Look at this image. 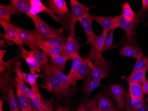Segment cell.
Listing matches in <instances>:
<instances>
[{
  "mask_svg": "<svg viewBox=\"0 0 148 111\" xmlns=\"http://www.w3.org/2000/svg\"><path fill=\"white\" fill-rule=\"evenodd\" d=\"M41 70L44 73V84L38 86L46 89L51 92L59 100L68 98L72 94L71 91L65 89L56 76L53 73L49 64L43 66Z\"/></svg>",
  "mask_w": 148,
  "mask_h": 111,
  "instance_id": "1",
  "label": "cell"
},
{
  "mask_svg": "<svg viewBox=\"0 0 148 111\" xmlns=\"http://www.w3.org/2000/svg\"><path fill=\"white\" fill-rule=\"evenodd\" d=\"M118 45L119 52L122 56L134 58L136 60L144 56L135 35L129 36L124 34Z\"/></svg>",
  "mask_w": 148,
  "mask_h": 111,
  "instance_id": "2",
  "label": "cell"
},
{
  "mask_svg": "<svg viewBox=\"0 0 148 111\" xmlns=\"http://www.w3.org/2000/svg\"><path fill=\"white\" fill-rule=\"evenodd\" d=\"M13 27L23 45L29 47L30 51H40V48L37 46L38 41L40 39L46 40L36 29L32 31L27 30L15 25H13Z\"/></svg>",
  "mask_w": 148,
  "mask_h": 111,
  "instance_id": "3",
  "label": "cell"
},
{
  "mask_svg": "<svg viewBox=\"0 0 148 111\" xmlns=\"http://www.w3.org/2000/svg\"><path fill=\"white\" fill-rule=\"evenodd\" d=\"M70 5L71 11L69 21V33L75 36L76 22L80 18L89 13L91 8L83 5L76 0H71Z\"/></svg>",
  "mask_w": 148,
  "mask_h": 111,
  "instance_id": "4",
  "label": "cell"
},
{
  "mask_svg": "<svg viewBox=\"0 0 148 111\" xmlns=\"http://www.w3.org/2000/svg\"><path fill=\"white\" fill-rule=\"evenodd\" d=\"M92 61L90 54H88V62L91 70L90 77L95 80H101L105 78L108 74L109 61L103 57L94 61V64Z\"/></svg>",
  "mask_w": 148,
  "mask_h": 111,
  "instance_id": "5",
  "label": "cell"
},
{
  "mask_svg": "<svg viewBox=\"0 0 148 111\" xmlns=\"http://www.w3.org/2000/svg\"><path fill=\"white\" fill-rule=\"evenodd\" d=\"M34 24L36 29L46 39L65 37L63 27L58 29H54L45 22L39 16Z\"/></svg>",
  "mask_w": 148,
  "mask_h": 111,
  "instance_id": "6",
  "label": "cell"
},
{
  "mask_svg": "<svg viewBox=\"0 0 148 111\" xmlns=\"http://www.w3.org/2000/svg\"><path fill=\"white\" fill-rule=\"evenodd\" d=\"M92 21H93V15L90 14L89 13L80 18L78 21L83 27L87 37L85 43V44L92 45L99 36L96 35L93 32L92 27Z\"/></svg>",
  "mask_w": 148,
  "mask_h": 111,
  "instance_id": "7",
  "label": "cell"
},
{
  "mask_svg": "<svg viewBox=\"0 0 148 111\" xmlns=\"http://www.w3.org/2000/svg\"><path fill=\"white\" fill-rule=\"evenodd\" d=\"M120 15L114 17H103L93 15V21L99 23L103 28V32L108 33L110 31L119 27Z\"/></svg>",
  "mask_w": 148,
  "mask_h": 111,
  "instance_id": "8",
  "label": "cell"
},
{
  "mask_svg": "<svg viewBox=\"0 0 148 111\" xmlns=\"http://www.w3.org/2000/svg\"><path fill=\"white\" fill-rule=\"evenodd\" d=\"M80 44L75 36L69 33L64 47L62 50L61 56L67 58L69 61L72 60V57L75 53H79Z\"/></svg>",
  "mask_w": 148,
  "mask_h": 111,
  "instance_id": "9",
  "label": "cell"
},
{
  "mask_svg": "<svg viewBox=\"0 0 148 111\" xmlns=\"http://www.w3.org/2000/svg\"><path fill=\"white\" fill-rule=\"evenodd\" d=\"M143 20L138 12L135 13V16L132 21H128L120 15L119 21V27H120L126 32V34L129 36L135 35L136 29L138 25Z\"/></svg>",
  "mask_w": 148,
  "mask_h": 111,
  "instance_id": "10",
  "label": "cell"
},
{
  "mask_svg": "<svg viewBox=\"0 0 148 111\" xmlns=\"http://www.w3.org/2000/svg\"><path fill=\"white\" fill-rule=\"evenodd\" d=\"M109 91L117 101L119 110H123L125 107V98L127 93L124 88L120 85H111L109 88Z\"/></svg>",
  "mask_w": 148,
  "mask_h": 111,
  "instance_id": "11",
  "label": "cell"
},
{
  "mask_svg": "<svg viewBox=\"0 0 148 111\" xmlns=\"http://www.w3.org/2000/svg\"><path fill=\"white\" fill-rule=\"evenodd\" d=\"M48 5L53 12L61 17H70L71 13L64 0H49L48 1Z\"/></svg>",
  "mask_w": 148,
  "mask_h": 111,
  "instance_id": "12",
  "label": "cell"
},
{
  "mask_svg": "<svg viewBox=\"0 0 148 111\" xmlns=\"http://www.w3.org/2000/svg\"><path fill=\"white\" fill-rule=\"evenodd\" d=\"M72 63L70 71L68 75L71 85L75 87L78 80L79 69L83 59L78 53L74 54L72 59Z\"/></svg>",
  "mask_w": 148,
  "mask_h": 111,
  "instance_id": "13",
  "label": "cell"
},
{
  "mask_svg": "<svg viewBox=\"0 0 148 111\" xmlns=\"http://www.w3.org/2000/svg\"><path fill=\"white\" fill-rule=\"evenodd\" d=\"M21 54L19 56V57L25 60L29 68L31 73L40 72L42 66L33 56L31 52L27 50L23 47L21 48Z\"/></svg>",
  "mask_w": 148,
  "mask_h": 111,
  "instance_id": "14",
  "label": "cell"
},
{
  "mask_svg": "<svg viewBox=\"0 0 148 111\" xmlns=\"http://www.w3.org/2000/svg\"><path fill=\"white\" fill-rule=\"evenodd\" d=\"M10 5L15 7L20 12L25 13L32 20L33 23L36 22L38 16L32 14L31 12V5L29 0H12Z\"/></svg>",
  "mask_w": 148,
  "mask_h": 111,
  "instance_id": "15",
  "label": "cell"
},
{
  "mask_svg": "<svg viewBox=\"0 0 148 111\" xmlns=\"http://www.w3.org/2000/svg\"><path fill=\"white\" fill-rule=\"evenodd\" d=\"M30 3L31 5V12L32 14L38 15L39 13L43 12L50 16L57 23L60 22V20L58 17L51 9L47 8L44 5L41 1L30 0Z\"/></svg>",
  "mask_w": 148,
  "mask_h": 111,
  "instance_id": "16",
  "label": "cell"
},
{
  "mask_svg": "<svg viewBox=\"0 0 148 111\" xmlns=\"http://www.w3.org/2000/svg\"><path fill=\"white\" fill-rule=\"evenodd\" d=\"M31 102L34 111H53V99L45 100L39 98L36 96L30 98Z\"/></svg>",
  "mask_w": 148,
  "mask_h": 111,
  "instance_id": "17",
  "label": "cell"
},
{
  "mask_svg": "<svg viewBox=\"0 0 148 111\" xmlns=\"http://www.w3.org/2000/svg\"><path fill=\"white\" fill-rule=\"evenodd\" d=\"M23 79L25 82L29 84L31 87V90L37 97L44 98L41 93L38 89V85L36 83V80L39 77H44V74H37L36 73H32L22 72Z\"/></svg>",
  "mask_w": 148,
  "mask_h": 111,
  "instance_id": "18",
  "label": "cell"
},
{
  "mask_svg": "<svg viewBox=\"0 0 148 111\" xmlns=\"http://www.w3.org/2000/svg\"><path fill=\"white\" fill-rule=\"evenodd\" d=\"M0 24L5 30V33L7 36L13 42H14L19 48H21L23 47V44L18 38L17 34L13 29V25L11 24L10 21L0 18Z\"/></svg>",
  "mask_w": 148,
  "mask_h": 111,
  "instance_id": "19",
  "label": "cell"
},
{
  "mask_svg": "<svg viewBox=\"0 0 148 111\" xmlns=\"http://www.w3.org/2000/svg\"><path fill=\"white\" fill-rule=\"evenodd\" d=\"M107 33L103 32L100 36H99L96 41L91 45L90 54L91 59L93 61L96 59L103 57L102 50L103 46L105 39Z\"/></svg>",
  "mask_w": 148,
  "mask_h": 111,
  "instance_id": "20",
  "label": "cell"
},
{
  "mask_svg": "<svg viewBox=\"0 0 148 111\" xmlns=\"http://www.w3.org/2000/svg\"><path fill=\"white\" fill-rule=\"evenodd\" d=\"M11 69H10L1 75L0 77V88L4 96L12 88H15V81L11 76Z\"/></svg>",
  "mask_w": 148,
  "mask_h": 111,
  "instance_id": "21",
  "label": "cell"
},
{
  "mask_svg": "<svg viewBox=\"0 0 148 111\" xmlns=\"http://www.w3.org/2000/svg\"><path fill=\"white\" fill-rule=\"evenodd\" d=\"M94 98L96 100L99 111H106L115 106L111 98L103 92L98 93Z\"/></svg>",
  "mask_w": 148,
  "mask_h": 111,
  "instance_id": "22",
  "label": "cell"
},
{
  "mask_svg": "<svg viewBox=\"0 0 148 111\" xmlns=\"http://www.w3.org/2000/svg\"><path fill=\"white\" fill-rule=\"evenodd\" d=\"M49 64L51 68V70L56 76L58 80L60 81L63 87L66 90L71 91V84L70 83L69 80L68 78V75H65L63 72L60 70V69L55 65L51 59H49Z\"/></svg>",
  "mask_w": 148,
  "mask_h": 111,
  "instance_id": "23",
  "label": "cell"
},
{
  "mask_svg": "<svg viewBox=\"0 0 148 111\" xmlns=\"http://www.w3.org/2000/svg\"><path fill=\"white\" fill-rule=\"evenodd\" d=\"M47 40V39H46ZM40 39L37 42V46L48 57L51 58L52 56H60L62 53V50L53 47L46 42V40Z\"/></svg>",
  "mask_w": 148,
  "mask_h": 111,
  "instance_id": "24",
  "label": "cell"
},
{
  "mask_svg": "<svg viewBox=\"0 0 148 111\" xmlns=\"http://www.w3.org/2000/svg\"><path fill=\"white\" fill-rule=\"evenodd\" d=\"M84 80L83 87V93L89 96L91 92L100 85L101 80H95L90 77L87 76Z\"/></svg>",
  "mask_w": 148,
  "mask_h": 111,
  "instance_id": "25",
  "label": "cell"
},
{
  "mask_svg": "<svg viewBox=\"0 0 148 111\" xmlns=\"http://www.w3.org/2000/svg\"><path fill=\"white\" fill-rule=\"evenodd\" d=\"M16 95L21 111H34L30 98L23 94L19 88H16Z\"/></svg>",
  "mask_w": 148,
  "mask_h": 111,
  "instance_id": "26",
  "label": "cell"
},
{
  "mask_svg": "<svg viewBox=\"0 0 148 111\" xmlns=\"http://www.w3.org/2000/svg\"><path fill=\"white\" fill-rule=\"evenodd\" d=\"M20 11L12 5H0V18L11 21V16L18 14Z\"/></svg>",
  "mask_w": 148,
  "mask_h": 111,
  "instance_id": "27",
  "label": "cell"
},
{
  "mask_svg": "<svg viewBox=\"0 0 148 111\" xmlns=\"http://www.w3.org/2000/svg\"><path fill=\"white\" fill-rule=\"evenodd\" d=\"M5 100L9 105L10 111H21L20 110V105L18 99L16 98L12 89L10 90L3 97Z\"/></svg>",
  "mask_w": 148,
  "mask_h": 111,
  "instance_id": "28",
  "label": "cell"
},
{
  "mask_svg": "<svg viewBox=\"0 0 148 111\" xmlns=\"http://www.w3.org/2000/svg\"><path fill=\"white\" fill-rule=\"evenodd\" d=\"M129 92L130 97L143 99L145 96L143 90V86L140 84L137 83H129Z\"/></svg>",
  "mask_w": 148,
  "mask_h": 111,
  "instance_id": "29",
  "label": "cell"
},
{
  "mask_svg": "<svg viewBox=\"0 0 148 111\" xmlns=\"http://www.w3.org/2000/svg\"><path fill=\"white\" fill-rule=\"evenodd\" d=\"M88 55L82 58L83 61L79 69L78 80H82L90 74L91 70L88 62Z\"/></svg>",
  "mask_w": 148,
  "mask_h": 111,
  "instance_id": "30",
  "label": "cell"
},
{
  "mask_svg": "<svg viewBox=\"0 0 148 111\" xmlns=\"http://www.w3.org/2000/svg\"><path fill=\"white\" fill-rule=\"evenodd\" d=\"M146 70L139 71L131 74L125 78L128 83H137L139 84L143 83L147 81L146 78Z\"/></svg>",
  "mask_w": 148,
  "mask_h": 111,
  "instance_id": "31",
  "label": "cell"
},
{
  "mask_svg": "<svg viewBox=\"0 0 148 111\" xmlns=\"http://www.w3.org/2000/svg\"><path fill=\"white\" fill-rule=\"evenodd\" d=\"M115 30L110 31L109 33H107L105 39L103 46L102 50V55H103L106 52L110 50L116 49L118 48L119 45H114L113 44V38L114 33Z\"/></svg>",
  "mask_w": 148,
  "mask_h": 111,
  "instance_id": "32",
  "label": "cell"
},
{
  "mask_svg": "<svg viewBox=\"0 0 148 111\" xmlns=\"http://www.w3.org/2000/svg\"><path fill=\"white\" fill-rule=\"evenodd\" d=\"M123 13L122 16L126 21H132L135 17V13L132 10L131 6L128 1H125L123 3L122 6Z\"/></svg>",
  "mask_w": 148,
  "mask_h": 111,
  "instance_id": "33",
  "label": "cell"
},
{
  "mask_svg": "<svg viewBox=\"0 0 148 111\" xmlns=\"http://www.w3.org/2000/svg\"><path fill=\"white\" fill-rule=\"evenodd\" d=\"M46 42L50 46L59 48L60 50H63L66 42V39L63 37H58L56 38H51L46 40Z\"/></svg>",
  "mask_w": 148,
  "mask_h": 111,
  "instance_id": "34",
  "label": "cell"
},
{
  "mask_svg": "<svg viewBox=\"0 0 148 111\" xmlns=\"http://www.w3.org/2000/svg\"><path fill=\"white\" fill-rule=\"evenodd\" d=\"M142 70L148 71V57L145 56L140 59L136 60V64L132 73Z\"/></svg>",
  "mask_w": 148,
  "mask_h": 111,
  "instance_id": "35",
  "label": "cell"
},
{
  "mask_svg": "<svg viewBox=\"0 0 148 111\" xmlns=\"http://www.w3.org/2000/svg\"><path fill=\"white\" fill-rule=\"evenodd\" d=\"M51 59L60 70L64 72L65 70V64L66 61H69L68 59L61 55L51 57Z\"/></svg>",
  "mask_w": 148,
  "mask_h": 111,
  "instance_id": "36",
  "label": "cell"
},
{
  "mask_svg": "<svg viewBox=\"0 0 148 111\" xmlns=\"http://www.w3.org/2000/svg\"><path fill=\"white\" fill-rule=\"evenodd\" d=\"M31 52L33 56L34 57L41 66L46 65L49 64V57L45 52H40V51H35Z\"/></svg>",
  "mask_w": 148,
  "mask_h": 111,
  "instance_id": "37",
  "label": "cell"
},
{
  "mask_svg": "<svg viewBox=\"0 0 148 111\" xmlns=\"http://www.w3.org/2000/svg\"><path fill=\"white\" fill-rule=\"evenodd\" d=\"M18 57H15L7 62L3 61V59L0 60V72L1 75L3 74L6 70H9L11 69L14 63L17 60Z\"/></svg>",
  "mask_w": 148,
  "mask_h": 111,
  "instance_id": "38",
  "label": "cell"
},
{
  "mask_svg": "<svg viewBox=\"0 0 148 111\" xmlns=\"http://www.w3.org/2000/svg\"><path fill=\"white\" fill-rule=\"evenodd\" d=\"M85 111H99L96 100L94 98H89L84 101Z\"/></svg>",
  "mask_w": 148,
  "mask_h": 111,
  "instance_id": "39",
  "label": "cell"
},
{
  "mask_svg": "<svg viewBox=\"0 0 148 111\" xmlns=\"http://www.w3.org/2000/svg\"><path fill=\"white\" fill-rule=\"evenodd\" d=\"M131 100V106H132V111H135L141 106L143 105L145 102V100L143 99H138L133 97H130Z\"/></svg>",
  "mask_w": 148,
  "mask_h": 111,
  "instance_id": "40",
  "label": "cell"
},
{
  "mask_svg": "<svg viewBox=\"0 0 148 111\" xmlns=\"http://www.w3.org/2000/svg\"><path fill=\"white\" fill-rule=\"evenodd\" d=\"M142 19H144L148 12V0L142 1V8L138 12Z\"/></svg>",
  "mask_w": 148,
  "mask_h": 111,
  "instance_id": "41",
  "label": "cell"
},
{
  "mask_svg": "<svg viewBox=\"0 0 148 111\" xmlns=\"http://www.w3.org/2000/svg\"><path fill=\"white\" fill-rule=\"evenodd\" d=\"M131 97L129 92H127L125 101V107L124 111H132V106L130 103Z\"/></svg>",
  "mask_w": 148,
  "mask_h": 111,
  "instance_id": "42",
  "label": "cell"
},
{
  "mask_svg": "<svg viewBox=\"0 0 148 111\" xmlns=\"http://www.w3.org/2000/svg\"><path fill=\"white\" fill-rule=\"evenodd\" d=\"M1 37H2L3 41H5V42L6 43L7 45L9 46H13L16 45L15 43L13 42V41H12L7 36L5 33H3V34H1Z\"/></svg>",
  "mask_w": 148,
  "mask_h": 111,
  "instance_id": "43",
  "label": "cell"
},
{
  "mask_svg": "<svg viewBox=\"0 0 148 111\" xmlns=\"http://www.w3.org/2000/svg\"><path fill=\"white\" fill-rule=\"evenodd\" d=\"M143 90L145 94H148V81H146L144 82L143 83Z\"/></svg>",
  "mask_w": 148,
  "mask_h": 111,
  "instance_id": "44",
  "label": "cell"
},
{
  "mask_svg": "<svg viewBox=\"0 0 148 111\" xmlns=\"http://www.w3.org/2000/svg\"><path fill=\"white\" fill-rule=\"evenodd\" d=\"M148 111V107L146 103H145L143 105L140 107L136 111Z\"/></svg>",
  "mask_w": 148,
  "mask_h": 111,
  "instance_id": "45",
  "label": "cell"
},
{
  "mask_svg": "<svg viewBox=\"0 0 148 111\" xmlns=\"http://www.w3.org/2000/svg\"><path fill=\"white\" fill-rule=\"evenodd\" d=\"M77 111H85L84 102L81 103L78 106V109H77Z\"/></svg>",
  "mask_w": 148,
  "mask_h": 111,
  "instance_id": "46",
  "label": "cell"
},
{
  "mask_svg": "<svg viewBox=\"0 0 148 111\" xmlns=\"http://www.w3.org/2000/svg\"><path fill=\"white\" fill-rule=\"evenodd\" d=\"M70 108L69 107L66 105L60 107L58 109H56L55 111H67Z\"/></svg>",
  "mask_w": 148,
  "mask_h": 111,
  "instance_id": "47",
  "label": "cell"
},
{
  "mask_svg": "<svg viewBox=\"0 0 148 111\" xmlns=\"http://www.w3.org/2000/svg\"><path fill=\"white\" fill-rule=\"evenodd\" d=\"M6 52V50H0V60L3 59Z\"/></svg>",
  "mask_w": 148,
  "mask_h": 111,
  "instance_id": "48",
  "label": "cell"
},
{
  "mask_svg": "<svg viewBox=\"0 0 148 111\" xmlns=\"http://www.w3.org/2000/svg\"><path fill=\"white\" fill-rule=\"evenodd\" d=\"M119 108H118V105H115L112 108H110V109H109V110H106V111H119Z\"/></svg>",
  "mask_w": 148,
  "mask_h": 111,
  "instance_id": "49",
  "label": "cell"
},
{
  "mask_svg": "<svg viewBox=\"0 0 148 111\" xmlns=\"http://www.w3.org/2000/svg\"><path fill=\"white\" fill-rule=\"evenodd\" d=\"M0 47L1 48H7V46L5 44V41L3 40H0Z\"/></svg>",
  "mask_w": 148,
  "mask_h": 111,
  "instance_id": "50",
  "label": "cell"
},
{
  "mask_svg": "<svg viewBox=\"0 0 148 111\" xmlns=\"http://www.w3.org/2000/svg\"><path fill=\"white\" fill-rule=\"evenodd\" d=\"M3 100L0 101V111H3Z\"/></svg>",
  "mask_w": 148,
  "mask_h": 111,
  "instance_id": "51",
  "label": "cell"
},
{
  "mask_svg": "<svg viewBox=\"0 0 148 111\" xmlns=\"http://www.w3.org/2000/svg\"><path fill=\"white\" fill-rule=\"evenodd\" d=\"M75 111V109H72V110H70V109H69V110H68V111Z\"/></svg>",
  "mask_w": 148,
  "mask_h": 111,
  "instance_id": "52",
  "label": "cell"
},
{
  "mask_svg": "<svg viewBox=\"0 0 148 111\" xmlns=\"http://www.w3.org/2000/svg\"><path fill=\"white\" fill-rule=\"evenodd\" d=\"M147 24H148V22H147Z\"/></svg>",
  "mask_w": 148,
  "mask_h": 111,
  "instance_id": "53",
  "label": "cell"
}]
</instances>
